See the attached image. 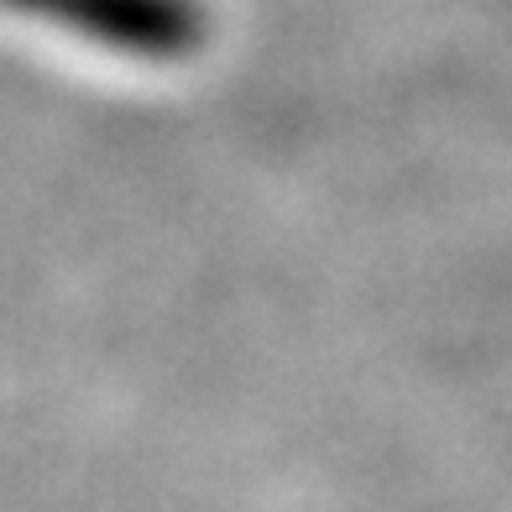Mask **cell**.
<instances>
[{
	"label": "cell",
	"instance_id": "obj_1",
	"mask_svg": "<svg viewBox=\"0 0 512 512\" xmlns=\"http://www.w3.org/2000/svg\"><path fill=\"white\" fill-rule=\"evenodd\" d=\"M16 6L142 63L194 58L215 27L204 0H16Z\"/></svg>",
	"mask_w": 512,
	"mask_h": 512
}]
</instances>
